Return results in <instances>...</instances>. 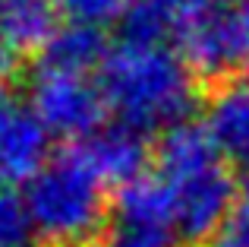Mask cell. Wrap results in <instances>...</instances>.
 Wrapping results in <instances>:
<instances>
[{
    "label": "cell",
    "mask_w": 249,
    "mask_h": 247,
    "mask_svg": "<svg viewBox=\"0 0 249 247\" xmlns=\"http://www.w3.org/2000/svg\"><path fill=\"white\" fill-rule=\"evenodd\" d=\"M243 63L249 67V13L243 10Z\"/></svg>",
    "instance_id": "cell-17"
},
{
    "label": "cell",
    "mask_w": 249,
    "mask_h": 247,
    "mask_svg": "<svg viewBox=\"0 0 249 247\" xmlns=\"http://www.w3.org/2000/svg\"><path fill=\"white\" fill-rule=\"evenodd\" d=\"M79 149H82L85 159H89V165L101 174L104 184L126 187L129 181L142 178V168H145V143H142V133L123 127V124L98 130Z\"/></svg>",
    "instance_id": "cell-9"
},
{
    "label": "cell",
    "mask_w": 249,
    "mask_h": 247,
    "mask_svg": "<svg viewBox=\"0 0 249 247\" xmlns=\"http://www.w3.org/2000/svg\"><path fill=\"white\" fill-rule=\"evenodd\" d=\"M6 3H10V0H0V10H3V6H6Z\"/></svg>",
    "instance_id": "cell-18"
},
{
    "label": "cell",
    "mask_w": 249,
    "mask_h": 247,
    "mask_svg": "<svg viewBox=\"0 0 249 247\" xmlns=\"http://www.w3.org/2000/svg\"><path fill=\"white\" fill-rule=\"evenodd\" d=\"M29 105L48 127V133L79 140L95 136L101 127V118L107 111L101 82H95L89 73L60 70L41 63L29 82Z\"/></svg>",
    "instance_id": "cell-4"
},
{
    "label": "cell",
    "mask_w": 249,
    "mask_h": 247,
    "mask_svg": "<svg viewBox=\"0 0 249 247\" xmlns=\"http://www.w3.org/2000/svg\"><path fill=\"white\" fill-rule=\"evenodd\" d=\"M218 6H224V0H136L126 16V35L164 38L167 32L180 35L189 22Z\"/></svg>",
    "instance_id": "cell-10"
},
{
    "label": "cell",
    "mask_w": 249,
    "mask_h": 247,
    "mask_svg": "<svg viewBox=\"0 0 249 247\" xmlns=\"http://www.w3.org/2000/svg\"><path fill=\"white\" fill-rule=\"evenodd\" d=\"M167 190L155 174L129 181L117 190L114 209L98 247H180Z\"/></svg>",
    "instance_id": "cell-5"
},
{
    "label": "cell",
    "mask_w": 249,
    "mask_h": 247,
    "mask_svg": "<svg viewBox=\"0 0 249 247\" xmlns=\"http://www.w3.org/2000/svg\"><path fill=\"white\" fill-rule=\"evenodd\" d=\"M205 247H249V184L240 187V197L233 203L227 222L218 228Z\"/></svg>",
    "instance_id": "cell-15"
},
{
    "label": "cell",
    "mask_w": 249,
    "mask_h": 247,
    "mask_svg": "<svg viewBox=\"0 0 249 247\" xmlns=\"http://www.w3.org/2000/svg\"><path fill=\"white\" fill-rule=\"evenodd\" d=\"M54 3L63 16H70V22L95 25V29L120 16H129V10H133V0H54Z\"/></svg>",
    "instance_id": "cell-14"
},
{
    "label": "cell",
    "mask_w": 249,
    "mask_h": 247,
    "mask_svg": "<svg viewBox=\"0 0 249 247\" xmlns=\"http://www.w3.org/2000/svg\"><path fill=\"white\" fill-rule=\"evenodd\" d=\"M16 61H19V51L13 48V41L3 35V29H0V82H3L6 76H13Z\"/></svg>",
    "instance_id": "cell-16"
},
{
    "label": "cell",
    "mask_w": 249,
    "mask_h": 247,
    "mask_svg": "<svg viewBox=\"0 0 249 247\" xmlns=\"http://www.w3.org/2000/svg\"><path fill=\"white\" fill-rule=\"evenodd\" d=\"M51 133L22 99L0 95V178L3 181H32L48 165Z\"/></svg>",
    "instance_id": "cell-7"
},
{
    "label": "cell",
    "mask_w": 249,
    "mask_h": 247,
    "mask_svg": "<svg viewBox=\"0 0 249 247\" xmlns=\"http://www.w3.org/2000/svg\"><path fill=\"white\" fill-rule=\"evenodd\" d=\"M243 10H246V13H249V0H246V6H243Z\"/></svg>",
    "instance_id": "cell-19"
},
{
    "label": "cell",
    "mask_w": 249,
    "mask_h": 247,
    "mask_svg": "<svg viewBox=\"0 0 249 247\" xmlns=\"http://www.w3.org/2000/svg\"><path fill=\"white\" fill-rule=\"evenodd\" d=\"M107 184L89 165L82 149L51 159L22 193L32 212L35 235L51 247H85L101 238L107 216Z\"/></svg>",
    "instance_id": "cell-3"
},
{
    "label": "cell",
    "mask_w": 249,
    "mask_h": 247,
    "mask_svg": "<svg viewBox=\"0 0 249 247\" xmlns=\"http://www.w3.org/2000/svg\"><path fill=\"white\" fill-rule=\"evenodd\" d=\"M32 238H35V225L25 197L0 190V247H29Z\"/></svg>",
    "instance_id": "cell-13"
},
{
    "label": "cell",
    "mask_w": 249,
    "mask_h": 247,
    "mask_svg": "<svg viewBox=\"0 0 249 247\" xmlns=\"http://www.w3.org/2000/svg\"><path fill=\"white\" fill-rule=\"evenodd\" d=\"M155 178L164 184L183 244H208L227 222L240 190L205 127L180 124L158 146Z\"/></svg>",
    "instance_id": "cell-2"
},
{
    "label": "cell",
    "mask_w": 249,
    "mask_h": 247,
    "mask_svg": "<svg viewBox=\"0 0 249 247\" xmlns=\"http://www.w3.org/2000/svg\"><path fill=\"white\" fill-rule=\"evenodd\" d=\"M205 130L224 162L249 174V80L224 82L212 95Z\"/></svg>",
    "instance_id": "cell-8"
},
{
    "label": "cell",
    "mask_w": 249,
    "mask_h": 247,
    "mask_svg": "<svg viewBox=\"0 0 249 247\" xmlns=\"http://www.w3.org/2000/svg\"><path fill=\"white\" fill-rule=\"evenodd\" d=\"M107 44H104L101 32L95 25H79V22H70L67 29H60L51 44L44 48V61L51 67H60V70H76V73H89V70H101L104 57H107Z\"/></svg>",
    "instance_id": "cell-12"
},
{
    "label": "cell",
    "mask_w": 249,
    "mask_h": 247,
    "mask_svg": "<svg viewBox=\"0 0 249 247\" xmlns=\"http://www.w3.org/2000/svg\"><path fill=\"white\" fill-rule=\"evenodd\" d=\"M0 29L16 51L48 48L57 35V3L51 0H10L0 10Z\"/></svg>",
    "instance_id": "cell-11"
},
{
    "label": "cell",
    "mask_w": 249,
    "mask_h": 247,
    "mask_svg": "<svg viewBox=\"0 0 249 247\" xmlns=\"http://www.w3.org/2000/svg\"><path fill=\"white\" fill-rule=\"evenodd\" d=\"M98 82L107 108L136 133L180 127L196 102L193 70L161 38L126 35L107 51Z\"/></svg>",
    "instance_id": "cell-1"
},
{
    "label": "cell",
    "mask_w": 249,
    "mask_h": 247,
    "mask_svg": "<svg viewBox=\"0 0 249 247\" xmlns=\"http://www.w3.org/2000/svg\"><path fill=\"white\" fill-rule=\"evenodd\" d=\"M180 57L193 73L202 76H224L231 67L243 63V13L231 6L199 16L177 35Z\"/></svg>",
    "instance_id": "cell-6"
}]
</instances>
